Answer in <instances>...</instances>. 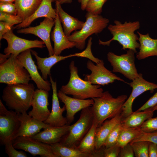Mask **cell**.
<instances>
[{
  "instance_id": "1",
  "label": "cell",
  "mask_w": 157,
  "mask_h": 157,
  "mask_svg": "<svg viewBox=\"0 0 157 157\" xmlns=\"http://www.w3.org/2000/svg\"><path fill=\"white\" fill-rule=\"evenodd\" d=\"M114 23V24H110L108 27L113 36L112 38L106 41L99 39V44L109 46L112 41H116L122 46V49H131L136 53V49L139 48L140 44L138 42V37L135 32L140 27L139 22L126 21L122 24L118 20H115Z\"/></svg>"
},
{
  "instance_id": "2",
  "label": "cell",
  "mask_w": 157,
  "mask_h": 157,
  "mask_svg": "<svg viewBox=\"0 0 157 157\" xmlns=\"http://www.w3.org/2000/svg\"><path fill=\"white\" fill-rule=\"evenodd\" d=\"M35 90L31 83L7 85L3 90L2 99L11 110L17 113L27 111L31 106Z\"/></svg>"
},
{
  "instance_id": "3",
  "label": "cell",
  "mask_w": 157,
  "mask_h": 157,
  "mask_svg": "<svg viewBox=\"0 0 157 157\" xmlns=\"http://www.w3.org/2000/svg\"><path fill=\"white\" fill-rule=\"evenodd\" d=\"M70 77L67 84L61 87L60 90L65 94L72 96L74 98L85 99L101 96L103 90L98 85L91 84L81 78L78 74V68L72 61L69 65Z\"/></svg>"
},
{
  "instance_id": "4",
  "label": "cell",
  "mask_w": 157,
  "mask_h": 157,
  "mask_svg": "<svg viewBox=\"0 0 157 157\" xmlns=\"http://www.w3.org/2000/svg\"><path fill=\"white\" fill-rule=\"evenodd\" d=\"M127 98V96L124 94L114 98L108 91L103 92L99 97L92 98L94 103L91 108L98 126L108 119L121 113L123 105Z\"/></svg>"
},
{
  "instance_id": "5",
  "label": "cell",
  "mask_w": 157,
  "mask_h": 157,
  "mask_svg": "<svg viewBox=\"0 0 157 157\" xmlns=\"http://www.w3.org/2000/svg\"><path fill=\"white\" fill-rule=\"evenodd\" d=\"M85 17L86 21L82 28L67 36L70 41L76 44L75 47L80 50L85 48L86 40L88 37L93 34L101 33L109 22L108 19L101 15L88 12H87Z\"/></svg>"
},
{
  "instance_id": "6",
  "label": "cell",
  "mask_w": 157,
  "mask_h": 157,
  "mask_svg": "<svg viewBox=\"0 0 157 157\" xmlns=\"http://www.w3.org/2000/svg\"><path fill=\"white\" fill-rule=\"evenodd\" d=\"M94 119L90 106L82 109L78 120L71 125L68 133L59 143L66 146L76 148L90 130Z\"/></svg>"
},
{
  "instance_id": "7",
  "label": "cell",
  "mask_w": 157,
  "mask_h": 157,
  "mask_svg": "<svg viewBox=\"0 0 157 157\" xmlns=\"http://www.w3.org/2000/svg\"><path fill=\"white\" fill-rule=\"evenodd\" d=\"M31 80L27 70L19 62L17 56L11 55L0 64V83L7 85L28 84Z\"/></svg>"
},
{
  "instance_id": "8",
  "label": "cell",
  "mask_w": 157,
  "mask_h": 157,
  "mask_svg": "<svg viewBox=\"0 0 157 157\" xmlns=\"http://www.w3.org/2000/svg\"><path fill=\"white\" fill-rule=\"evenodd\" d=\"M135 52L129 49L126 53L118 55L111 52L107 54V58L113 67V72H119L130 80H133L138 76L135 63Z\"/></svg>"
},
{
  "instance_id": "9",
  "label": "cell",
  "mask_w": 157,
  "mask_h": 157,
  "mask_svg": "<svg viewBox=\"0 0 157 157\" xmlns=\"http://www.w3.org/2000/svg\"><path fill=\"white\" fill-rule=\"evenodd\" d=\"M18 113L8 110L0 100V140L4 145L13 141L20 126Z\"/></svg>"
},
{
  "instance_id": "10",
  "label": "cell",
  "mask_w": 157,
  "mask_h": 157,
  "mask_svg": "<svg viewBox=\"0 0 157 157\" xmlns=\"http://www.w3.org/2000/svg\"><path fill=\"white\" fill-rule=\"evenodd\" d=\"M102 60L94 65L91 60L87 63V67L91 72L90 74L85 75L84 80L91 84L104 86L118 80L125 83L126 82L123 79L112 73L106 69Z\"/></svg>"
},
{
  "instance_id": "11",
  "label": "cell",
  "mask_w": 157,
  "mask_h": 157,
  "mask_svg": "<svg viewBox=\"0 0 157 157\" xmlns=\"http://www.w3.org/2000/svg\"><path fill=\"white\" fill-rule=\"evenodd\" d=\"M7 42V46L4 50L5 54L17 56L21 53L33 48H43L46 47L44 42L38 40H29L18 37L11 29L3 36Z\"/></svg>"
},
{
  "instance_id": "12",
  "label": "cell",
  "mask_w": 157,
  "mask_h": 157,
  "mask_svg": "<svg viewBox=\"0 0 157 157\" xmlns=\"http://www.w3.org/2000/svg\"><path fill=\"white\" fill-rule=\"evenodd\" d=\"M16 149L28 152L33 156L38 155L42 157H56L50 144L42 142L30 137H18L13 141Z\"/></svg>"
},
{
  "instance_id": "13",
  "label": "cell",
  "mask_w": 157,
  "mask_h": 157,
  "mask_svg": "<svg viewBox=\"0 0 157 157\" xmlns=\"http://www.w3.org/2000/svg\"><path fill=\"white\" fill-rule=\"evenodd\" d=\"M132 88V92L123 105L121 114L122 119L127 117L133 112L132 105L134 101L138 97L147 91L151 93L157 89V84L149 82L143 77L142 74L132 81L128 83Z\"/></svg>"
},
{
  "instance_id": "14",
  "label": "cell",
  "mask_w": 157,
  "mask_h": 157,
  "mask_svg": "<svg viewBox=\"0 0 157 157\" xmlns=\"http://www.w3.org/2000/svg\"><path fill=\"white\" fill-rule=\"evenodd\" d=\"M55 19L45 18L40 24L35 26H30L18 29L17 33L24 34H32L39 37L44 43L49 56L53 55V49L50 40V33L54 26Z\"/></svg>"
},
{
  "instance_id": "15",
  "label": "cell",
  "mask_w": 157,
  "mask_h": 157,
  "mask_svg": "<svg viewBox=\"0 0 157 157\" xmlns=\"http://www.w3.org/2000/svg\"><path fill=\"white\" fill-rule=\"evenodd\" d=\"M49 95L48 91L38 88L35 90L31 102L32 108L28 114L39 121H45L51 112L48 108Z\"/></svg>"
},
{
  "instance_id": "16",
  "label": "cell",
  "mask_w": 157,
  "mask_h": 157,
  "mask_svg": "<svg viewBox=\"0 0 157 157\" xmlns=\"http://www.w3.org/2000/svg\"><path fill=\"white\" fill-rule=\"evenodd\" d=\"M31 50V49H28L21 53L17 58L27 70L31 80L35 82L37 88L49 92L51 89V84L48 81L44 79L40 74L32 59Z\"/></svg>"
},
{
  "instance_id": "17",
  "label": "cell",
  "mask_w": 157,
  "mask_h": 157,
  "mask_svg": "<svg viewBox=\"0 0 157 157\" xmlns=\"http://www.w3.org/2000/svg\"><path fill=\"white\" fill-rule=\"evenodd\" d=\"M49 78L52 89V108L49 117L44 122L52 126H63L69 124L66 117L63 115L66 107L65 105L63 107H60L57 94L56 82L53 81L51 76H49Z\"/></svg>"
},
{
  "instance_id": "18",
  "label": "cell",
  "mask_w": 157,
  "mask_h": 157,
  "mask_svg": "<svg viewBox=\"0 0 157 157\" xmlns=\"http://www.w3.org/2000/svg\"><path fill=\"white\" fill-rule=\"evenodd\" d=\"M20 126L15 138L18 137H32L50 125L40 122L29 115L24 111L18 113Z\"/></svg>"
},
{
  "instance_id": "19",
  "label": "cell",
  "mask_w": 157,
  "mask_h": 157,
  "mask_svg": "<svg viewBox=\"0 0 157 157\" xmlns=\"http://www.w3.org/2000/svg\"><path fill=\"white\" fill-rule=\"evenodd\" d=\"M58 96L60 101L63 103L66 107V117L68 124L72 122L74 116L78 112L87 107L91 106L94 103L92 99H81L69 97L60 90L57 92Z\"/></svg>"
},
{
  "instance_id": "20",
  "label": "cell",
  "mask_w": 157,
  "mask_h": 157,
  "mask_svg": "<svg viewBox=\"0 0 157 157\" xmlns=\"http://www.w3.org/2000/svg\"><path fill=\"white\" fill-rule=\"evenodd\" d=\"M51 39L54 43L53 55L59 56L64 50L75 47L76 44L70 41L65 34L57 12Z\"/></svg>"
},
{
  "instance_id": "21",
  "label": "cell",
  "mask_w": 157,
  "mask_h": 157,
  "mask_svg": "<svg viewBox=\"0 0 157 157\" xmlns=\"http://www.w3.org/2000/svg\"><path fill=\"white\" fill-rule=\"evenodd\" d=\"M70 126L69 124L59 127L49 126L32 137L50 145L59 143L68 133Z\"/></svg>"
},
{
  "instance_id": "22",
  "label": "cell",
  "mask_w": 157,
  "mask_h": 157,
  "mask_svg": "<svg viewBox=\"0 0 157 157\" xmlns=\"http://www.w3.org/2000/svg\"><path fill=\"white\" fill-rule=\"evenodd\" d=\"M98 126L94 119L90 130L76 147L81 151L90 154L92 157H104V147L96 150L95 147V133Z\"/></svg>"
},
{
  "instance_id": "23",
  "label": "cell",
  "mask_w": 157,
  "mask_h": 157,
  "mask_svg": "<svg viewBox=\"0 0 157 157\" xmlns=\"http://www.w3.org/2000/svg\"><path fill=\"white\" fill-rule=\"evenodd\" d=\"M52 0H42L40 5L34 13L22 23L16 25L13 29H19L29 26L35 19L40 17L52 18L55 19L57 15L56 9L52 6Z\"/></svg>"
},
{
  "instance_id": "24",
  "label": "cell",
  "mask_w": 157,
  "mask_h": 157,
  "mask_svg": "<svg viewBox=\"0 0 157 157\" xmlns=\"http://www.w3.org/2000/svg\"><path fill=\"white\" fill-rule=\"evenodd\" d=\"M31 51L36 60L38 68L42 73V76L46 80L48 76L50 75L51 68L56 64L68 58L79 56L78 53H76L65 56L53 55L48 57L43 58L39 56L35 51L31 50Z\"/></svg>"
},
{
  "instance_id": "25",
  "label": "cell",
  "mask_w": 157,
  "mask_h": 157,
  "mask_svg": "<svg viewBox=\"0 0 157 157\" xmlns=\"http://www.w3.org/2000/svg\"><path fill=\"white\" fill-rule=\"evenodd\" d=\"M122 117L121 113L109 119L105 120L97 129L95 136V147L98 150L104 146L108 135L114 127L121 121Z\"/></svg>"
},
{
  "instance_id": "26",
  "label": "cell",
  "mask_w": 157,
  "mask_h": 157,
  "mask_svg": "<svg viewBox=\"0 0 157 157\" xmlns=\"http://www.w3.org/2000/svg\"><path fill=\"white\" fill-rule=\"evenodd\" d=\"M55 7L62 23L64 32L67 36H69L72 32L80 30L82 28L85 22L67 13L63 9L59 3L56 2Z\"/></svg>"
},
{
  "instance_id": "27",
  "label": "cell",
  "mask_w": 157,
  "mask_h": 157,
  "mask_svg": "<svg viewBox=\"0 0 157 157\" xmlns=\"http://www.w3.org/2000/svg\"><path fill=\"white\" fill-rule=\"evenodd\" d=\"M137 33L140 46L136 58L141 60L150 56H157V39L151 38L148 33L143 34L139 32Z\"/></svg>"
},
{
  "instance_id": "28",
  "label": "cell",
  "mask_w": 157,
  "mask_h": 157,
  "mask_svg": "<svg viewBox=\"0 0 157 157\" xmlns=\"http://www.w3.org/2000/svg\"><path fill=\"white\" fill-rule=\"evenodd\" d=\"M154 112V111L149 109L133 112L127 117L122 119L121 122L125 127H140L146 120L152 117Z\"/></svg>"
},
{
  "instance_id": "29",
  "label": "cell",
  "mask_w": 157,
  "mask_h": 157,
  "mask_svg": "<svg viewBox=\"0 0 157 157\" xmlns=\"http://www.w3.org/2000/svg\"><path fill=\"white\" fill-rule=\"evenodd\" d=\"M42 1V0H15L14 3L17 10V15L23 21L34 13Z\"/></svg>"
},
{
  "instance_id": "30",
  "label": "cell",
  "mask_w": 157,
  "mask_h": 157,
  "mask_svg": "<svg viewBox=\"0 0 157 157\" xmlns=\"http://www.w3.org/2000/svg\"><path fill=\"white\" fill-rule=\"evenodd\" d=\"M50 145L56 157H92L90 154L81 152L76 148L66 146L59 142Z\"/></svg>"
},
{
  "instance_id": "31",
  "label": "cell",
  "mask_w": 157,
  "mask_h": 157,
  "mask_svg": "<svg viewBox=\"0 0 157 157\" xmlns=\"http://www.w3.org/2000/svg\"><path fill=\"white\" fill-rule=\"evenodd\" d=\"M140 127H128L123 126L116 144L121 148L130 143L142 132Z\"/></svg>"
},
{
  "instance_id": "32",
  "label": "cell",
  "mask_w": 157,
  "mask_h": 157,
  "mask_svg": "<svg viewBox=\"0 0 157 157\" xmlns=\"http://www.w3.org/2000/svg\"><path fill=\"white\" fill-rule=\"evenodd\" d=\"M132 147L136 157H149V142L140 141L130 143Z\"/></svg>"
},
{
  "instance_id": "33",
  "label": "cell",
  "mask_w": 157,
  "mask_h": 157,
  "mask_svg": "<svg viewBox=\"0 0 157 157\" xmlns=\"http://www.w3.org/2000/svg\"><path fill=\"white\" fill-rule=\"evenodd\" d=\"M123 127L121 121L114 126L105 141L104 145L105 148L109 147L116 144Z\"/></svg>"
},
{
  "instance_id": "34",
  "label": "cell",
  "mask_w": 157,
  "mask_h": 157,
  "mask_svg": "<svg viewBox=\"0 0 157 157\" xmlns=\"http://www.w3.org/2000/svg\"><path fill=\"white\" fill-rule=\"evenodd\" d=\"M108 0H89L85 10L95 15H100L102 11L103 7Z\"/></svg>"
},
{
  "instance_id": "35",
  "label": "cell",
  "mask_w": 157,
  "mask_h": 157,
  "mask_svg": "<svg viewBox=\"0 0 157 157\" xmlns=\"http://www.w3.org/2000/svg\"><path fill=\"white\" fill-rule=\"evenodd\" d=\"M12 142V141H8L4 144L6 152L9 157H27L24 152L17 150L13 146Z\"/></svg>"
},
{
  "instance_id": "36",
  "label": "cell",
  "mask_w": 157,
  "mask_h": 157,
  "mask_svg": "<svg viewBox=\"0 0 157 157\" xmlns=\"http://www.w3.org/2000/svg\"><path fill=\"white\" fill-rule=\"evenodd\" d=\"M0 21L4 22L13 26L22 23V19L17 15H14L0 12Z\"/></svg>"
},
{
  "instance_id": "37",
  "label": "cell",
  "mask_w": 157,
  "mask_h": 157,
  "mask_svg": "<svg viewBox=\"0 0 157 157\" xmlns=\"http://www.w3.org/2000/svg\"><path fill=\"white\" fill-rule=\"evenodd\" d=\"M140 128L143 132L147 133L157 131V117H152L146 120L141 125Z\"/></svg>"
},
{
  "instance_id": "38",
  "label": "cell",
  "mask_w": 157,
  "mask_h": 157,
  "mask_svg": "<svg viewBox=\"0 0 157 157\" xmlns=\"http://www.w3.org/2000/svg\"><path fill=\"white\" fill-rule=\"evenodd\" d=\"M140 141H147L157 144V131L150 133L142 131L140 135L131 142Z\"/></svg>"
},
{
  "instance_id": "39",
  "label": "cell",
  "mask_w": 157,
  "mask_h": 157,
  "mask_svg": "<svg viewBox=\"0 0 157 157\" xmlns=\"http://www.w3.org/2000/svg\"><path fill=\"white\" fill-rule=\"evenodd\" d=\"M0 12L14 15H17V10L14 3L0 2Z\"/></svg>"
},
{
  "instance_id": "40",
  "label": "cell",
  "mask_w": 157,
  "mask_h": 157,
  "mask_svg": "<svg viewBox=\"0 0 157 157\" xmlns=\"http://www.w3.org/2000/svg\"><path fill=\"white\" fill-rule=\"evenodd\" d=\"M121 147L116 144L104 149V157H119Z\"/></svg>"
},
{
  "instance_id": "41",
  "label": "cell",
  "mask_w": 157,
  "mask_h": 157,
  "mask_svg": "<svg viewBox=\"0 0 157 157\" xmlns=\"http://www.w3.org/2000/svg\"><path fill=\"white\" fill-rule=\"evenodd\" d=\"M157 104V92L137 111H142L152 108Z\"/></svg>"
},
{
  "instance_id": "42",
  "label": "cell",
  "mask_w": 157,
  "mask_h": 157,
  "mask_svg": "<svg viewBox=\"0 0 157 157\" xmlns=\"http://www.w3.org/2000/svg\"><path fill=\"white\" fill-rule=\"evenodd\" d=\"M134 156L133 148L130 143L121 148L119 157H133Z\"/></svg>"
},
{
  "instance_id": "43",
  "label": "cell",
  "mask_w": 157,
  "mask_h": 157,
  "mask_svg": "<svg viewBox=\"0 0 157 157\" xmlns=\"http://www.w3.org/2000/svg\"><path fill=\"white\" fill-rule=\"evenodd\" d=\"M13 26L7 22L0 21V40L3 39L5 34L12 29Z\"/></svg>"
},
{
  "instance_id": "44",
  "label": "cell",
  "mask_w": 157,
  "mask_h": 157,
  "mask_svg": "<svg viewBox=\"0 0 157 157\" xmlns=\"http://www.w3.org/2000/svg\"><path fill=\"white\" fill-rule=\"evenodd\" d=\"M149 157H157V144L149 142L148 149Z\"/></svg>"
},
{
  "instance_id": "45",
  "label": "cell",
  "mask_w": 157,
  "mask_h": 157,
  "mask_svg": "<svg viewBox=\"0 0 157 157\" xmlns=\"http://www.w3.org/2000/svg\"><path fill=\"white\" fill-rule=\"evenodd\" d=\"M89 0H78V2L80 3L81 9L84 11L85 10L87 3Z\"/></svg>"
},
{
  "instance_id": "46",
  "label": "cell",
  "mask_w": 157,
  "mask_h": 157,
  "mask_svg": "<svg viewBox=\"0 0 157 157\" xmlns=\"http://www.w3.org/2000/svg\"><path fill=\"white\" fill-rule=\"evenodd\" d=\"M11 55L0 54V64L5 62L10 56Z\"/></svg>"
},
{
  "instance_id": "47",
  "label": "cell",
  "mask_w": 157,
  "mask_h": 157,
  "mask_svg": "<svg viewBox=\"0 0 157 157\" xmlns=\"http://www.w3.org/2000/svg\"><path fill=\"white\" fill-rule=\"evenodd\" d=\"M52 1L53 2H58L61 4L70 3L72 2V0H52Z\"/></svg>"
},
{
  "instance_id": "48",
  "label": "cell",
  "mask_w": 157,
  "mask_h": 157,
  "mask_svg": "<svg viewBox=\"0 0 157 157\" xmlns=\"http://www.w3.org/2000/svg\"><path fill=\"white\" fill-rule=\"evenodd\" d=\"M15 0H0V2L13 3Z\"/></svg>"
},
{
  "instance_id": "49",
  "label": "cell",
  "mask_w": 157,
  "mask_h": 157,
  "mask_svg": "<svg viewBox=\"0 0 157 157\" xmlns=\"http://www.w3.org/2000/svg\"><path fill=\"white\" fill-rule=\"evenodd\" d=\"M148 109L154 111L155 110H157V104L154 107Z\"/></svg>"
}]
</instances>
